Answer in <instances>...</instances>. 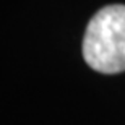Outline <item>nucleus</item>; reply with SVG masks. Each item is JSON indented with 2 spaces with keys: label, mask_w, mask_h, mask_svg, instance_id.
I'll list each match as a JSON object with an SVG mask.
<instances>
[{
  "label": "nucleus",
  "mask_w": 125,
  "mask_h": 125,
  "mask_svg": "<svg viewBox=\"0 0 125 125\" xmlns=\"http://www.w3.org/2000/svg\"><path fill=\"white\" fill-rule=\"evenodd\" d=\"M83 59L99 73L125 70V5H107L94 13L83 37Z\"/></svg>",
  "instance_id": "1"
}]
</instances>
